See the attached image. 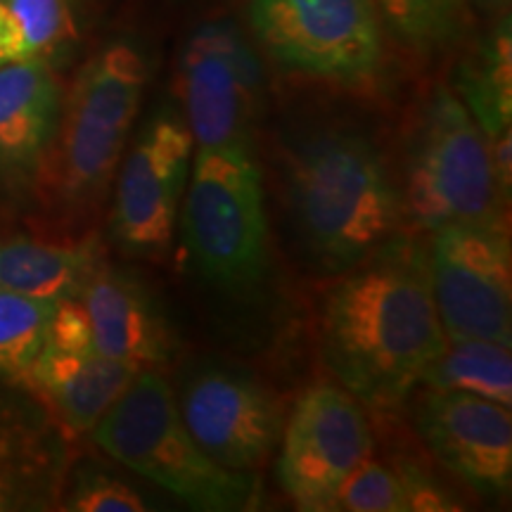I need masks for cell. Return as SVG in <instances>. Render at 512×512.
Returning a JSON list of instances; mask_svg holds the SVG:
<instances>
[{
	"label": "cell",
	"mask_w": 512,
	"mask_h": 512,
	"mask_svg": "<svg viewBox=\"0 0 512 512\" xmlns=\"http://www.w3.org/2000/svg\"><path fill=\"white\" fill-rule=\"evenodd\" d=\"M342 273L320 309L323 358L361 406L392 413L448 344L432 294L430 252L396 235Z\"/></svg>",
	"instance_id": "obj_1"
},
{
	"label": "cell",
	"mask_w": 512,
	"mask_h": 512,
	"mask_svg": "<svg viewBox=\"0 0 512 512\" xmlns=\"http://www.w3.org/2000/svg\"><path fill=\"white\" fill-rule=\"evenodd\" d=\"M290 221L313 264L342 273L399 235L401 185L356 131L318 133L287 162Z\"/></svg>",
	"instance_id": "obj_2"
},
{
	"label": "cell",
	"mask_w": 512,
	"mask_h": 512,
	"mask_svg": "<svg viewBox=\"0 0 512 512\" xmlns=\"http://www.w3.org/2000/svg\"><path fill=\"white\" fill-rule=\"evenodd\" d=\"M102 451L197 510L252 508L256 482L249 472L214 463L185 427L174 387L155 368L138 370L124 394L91 430Z\"/></svg>",
	"instance_id": "obj_3"
},
{
	"label": "cell",
	"mask_w": 512,
	"mask_h": 512,
	"mask_svg": "<svg viewBox=\"0 0 512 512\" xmlns=\"http://www.w3.org/2000/svg\"><path fill=\"white\" fill-rule=\"evenodd\" d=\"M145 86L147 62L128 41L110 43L83 64L34 176L50 200L64 207L98 200L124 155Z\"/></svg>",
	"instance_id": "obj_4"
},
{
	"label": "cell",
	"mask_w": 512,
	"mask_h": 512,
	"mask_svg": "<svg viewBox=\"0 0 512 512\" xmlns=\"http://www.w3.org/2000/svg\"><path fill=\"white\" fill-rule=\"evenodd\" d=\"M183 200L192 264L209 283L249 290L268 268V216L252 147H197Z\"/></svg>",
	"instance_id": "obj_5"
},
{
	"label": "cell",
	"mask_w": 512,
	"mask_h": 512,
	"mask_svg": "<svg viewBox=\"0 0 512 512\" xmlns=\"http://www.w3.org/2000/svg\"><path fill=\"white\" fill-rule=\"evenodd\" d=\"M403 216L420 230L448 223H503L508 197L489 143L460 98L439 88L415 128L401 188Z\"/></svg>",
	"instance_id": "obj_6"
},
{
	"label": "cell",
	"mask_w": 512,
	"mask_h": 512,
	"mask_svg": "<svg viewBox=\"0 0 512 512\" xmlns=\"http://www.w3.org/2000/svg\"><path fill=\"white\" fill-rule=\"evenodd\" d=\"M249 24L280 69L344 88H370L384 67L375 0H249Z\"/></svg>",
	"instance_id": "obj_7"
},
{
	"label": "cell",
	"mask_w": 512,
	"mask_h": 512,
	"mask_svg": "<svg viewBox=\"0 0 512 512\" xmlns=\"http://www.w3.org/2000/svg\"><path fill=\"white\" fill-rule=\"evenodd\" d=\"M430 280L448 339L512 342V249L503 223L432 230Z\"/></svg>",
	"instance_id": "obj_8"
},
{
	"label": "cell",
	"mask_w": 512,
	"mask_h": 512,
	"mask_svg": "<svg viewBox=\"0 0 512 512\" xmlns=\"http://www.w3.org/2000/svg\"><path fill=\"white\" fill-rule=\"evenodd\" d=\"M280 441V486L304 512L337 510L339 489L375 446L361 401L332 382L302 394Z\"/></svg>",
	"instance_id": "obj_9"
},
{
	"label": "cell",
	"mask_w": 512,
	"mask_h": 512,
	"mask_svg": "<svg viewBox=\"0 0 512 512\" xmlns=\"http://www.w3.org/2000/svg\"><path fill=\"white\" fill-rule=\"evenodd\" d=\"M176 88L197 147H252L264 72L238 29L221 22L197 29L178 60Z\"/></svg>",
	"instance_id": "obj_10"
},
{
	"label": "cell",
	"mask_w": 512,
	"mask_h": 512,
	"mask_svg": "<svg viewBox=\"0 0 512 512\" xmlns=\"http://www.w3.org/2000/svg\"><path fill=\"white\" fill-rule=\"evenodd\" d=\"M192 147L195 140L185 119L159 110L126 152L110 221L112 238L124 252H169L190 176Z\"/></svg>",
	"instance_id": "obj_11"
},
{
	"label": "cell",
	"mask_w": 512,
	"mask_h": 512,
	"mask_svg": "<svg viewBox=\"0 0 512 512\" xmlns=\"http://www.w3.org/2000/svg\"><path fill=\"white\" fill-rule=\"evenodd\" d=\"M178 408L202 451L233 472L264 463L285 427L278 394L238 368H197L183 384Z\"/></svg>",
	"instance_id": "obj_12"
},
{
	"label": "cell",
	"mask_w": 512,
	"mask_h": 512,
	"mask_svg": "<svg viewBox=\"0 0 512 512\" xmlns=\"http://www.w3.org/2000/svg\"><path fill=\"white\" fill-rule=\"evenodd\" d=\"M422 441L479 496L498 498L512 484V415L503 403L463 392L422 394L415 408Z\"/></svg>",
	"instance_id": "obj_13"
},
{
	"label": "cell",
	"mask_w": 512,
	"mask_h": 512,
	"mask_svg": "<svg viewBox=\"0 0 512 512\" xmlns=\"http://www.w3.org/2000/svg\"><path fill=\"white\" fill-rule=\"evenodd\" d=\"M64 470L62 427L22 380L0 375V512L53 508Z\"/></svg>",
	"instance_id": "obj_14"
},
{
	"label": "cell",
	"mask_w": 512,
	"mask_h": 512,
	"mask_svg": "<svg viewBox=\"0 0 512 512\" xmlns=\"http://www.w3.org/2000/svg\"><path fill=\"white\" fill-rule=\"evenodd\" d=\"M102 356L159 368L176 356L178 337L157 294L133 273L100 261L79 294Z\"/></svg>",
	"instance_id": "obj_15"
},
{
	"label": "cell",
	"mask_w": 512,
	"mask_h": 512,
	"mask_svg": "<svg viewBox=\"0 0 512 512\" xmlns=\"http://www.w3.org/2000/svg\"><path fill=\"white\" fill-rule=\"evenodd\" d=\"M62 95L43 55L0 64V181L34 178L60 121Z\"/></svg>",
	"instance_id": "obj_16"
},
{
	"label": "cell",
	"mask_w": 512,
	"mask_h": 512,
	"mask_svg": "<svg viewBox=\"0 0 512 512\" xmlns=\"http://www.w3.org/2000/svg\"><path fill=\"white\" fill-rule=\"evenodd\" d=\"M138 366L98 351L43 347L22 384L48 408L64 434H91L98 420L138 375Z\"/></svg>",
	"instance_id": "obj_17"
},
{
	"label": "cell",
	"mask_w": 512,
	"mask_h": 512,
	"mask_svg": "<svg viewBox=\"0 0 512 512\" xmlns=\"http://www.w3.org/2000/svg\"><path fill=\"white\" fill-rule=\"evenodd\" d=\"M512 55L510 22L491 34L460 72V102L482 128L503 195L512 188Z\"/></svg>",
	"instance_id": "obj_18"
},
{
	"label": "cell",
	"mask_w": 512,
	"mask_h": 512,
	"mask_svg": "<svg viewBox=\"0 0 512 512\" xmlns=\"http://www.w3.org/2000/svg\"><path fill=\"white\" fill-rule=\"evenodd\" d=\"M102 261L98 240L57 245L29 238L0 240V287L60 302L79 297L88 275Z\"/></svg>",
	"instance_id": "obj_19"
},
{
	"label": "cell",
	"mask_w": 512,
	"mask_h": 512,
	"mask_svg": "<svg viewBox=\"0 0 512 512\" xmlns=\"http://www.w3.org/2000/svg\"><path fill=\"white\" fill-rule=\"evenodd\" d=\"M420 384L439 392H463L512 406V354L508 344L489 339H448Z\"/></svg>",
	"instance_id": "obj_20"
},
{
	"label": "cell",
	"mask_w": 512,
	"mask_h": 512,
	"mask_svg": "<svg viewBox=\"0 0 512 512\" xmlns=\"http://www.w3.org/2000/svg\"><path fill=\"white\" fill-rule=\"evenodd\" d=\"M375 5L396 36L420 50L451 46L472 24L467 0H375Z\"/></svg>",
	"instance_id": "obj_21"
},
{
	"label": "cell",
	"mask_w": 512,
	"mask_h": 512,
	"mask_svg": "<svg viewBox=\"0 0 512 512\" xmlns=\"http://www.w3.org/2000/svg\"><path fill=\"white\" fill-rule=\"evenodd\" d=\"M55 304L0 287V375L24 380L46 347Z\"/></svg>",
	"instance_id": "obj_22"
},
{
	"label": "cell",
	"mask_w": 512,
	"mask_h": 512,
	"mask_svg": "<svg viewBox=\"0 0 512 512\" xmlns=\"http://www.w3.org/2000/svg\"><path fill=\"white\" fill-rule=\"evenodd\" d=\"M337 510L408 512L406 489L396 470L366 458L339 489Z\"/></svg>",
	"instance_id": "obj_23"
},
{
	"label": "cell",
	"mask_w": 512,
	"mask_h": 512,
	"mask_svg": "<svg viewBox=\"0 0 512 512\" xmlns=\"http://www.w3.org/2000/svg\"><path fill=\"white\" fill-rule=\"evenodd\" d=\"M64 510L72 512H145L150 505L133 486L112 472L88 465L76 472L69 494L60 498Z\"/></svg>",
	"instance_id": "obj_24"
},
{
	"label": "cell",
	"mask_w": 512,
	"mask_h": 512,
	"mask_svg": "<svg viewBox=\"0 0 512 512\" xmlns=\"http://www.w3.org/2000/svg\"><path fill=\"white\" fill-rule=\"evenodd\" d=\"M24 38V53L43 55L72 31L69 0H5Z\"/></svg>",
	"instance_id": "obj_25"
},
{
	"label": "cell",
	"mask_w": 512,
	"mask_h": 512,
	"mask_svg": "<svg viewBox=\"0 0 512 512\" xmlns=\"http://www.w3.org/2000/svg\"><path fill=\"white\" fill-rule=\"evenodd\" d=\"M46 347L60 351H95L91 320L79 297L60 299L48 323Z\"/></svg>",
	"instance_id": "obj_26"
},
{
	"label": "cell",
	"mask_w": 512,
	"mask_h": 512,
	"mask_svg": "<svg viewBox=\"0 0 512 512\" xmlns=\"http://www.w3.org/2000/svg\"><path fill=\"white\" fill-rule=\"evenodd\" d=\"M396 475L401 477L403 489H406L408 512H437L460 508L422 467L413 463H401L396 467Z\"/></svg>",
	"instance_id": "obj_27"
},
{
	"label": "cell",
	"mask_w": 512,
	"mask_h": 512,
	"mask_svg": "<svg viewBox=\"0 0 512 512\" xmlns=\"http://www.w3.org/2000/svg\"><path fill=\"white\" fill-rule=\"evenodd\" d=\"M22 57H27L22 31H19L17 19L12 17L5 0H0V64L22 60Z\"/></svg>",
	"instance_id": "obj_28"
}]
</instances>
